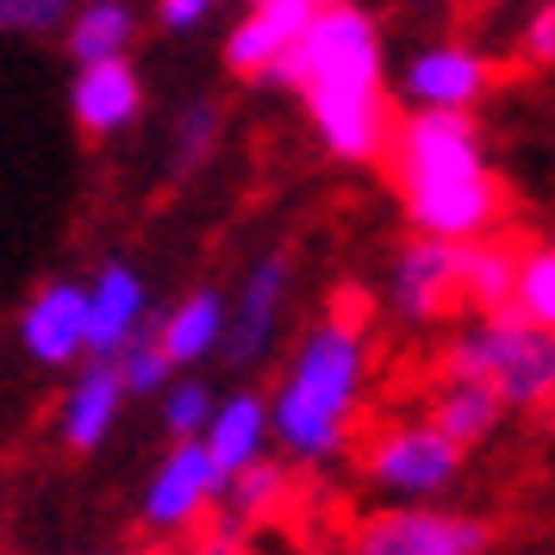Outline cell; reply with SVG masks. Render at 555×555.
Returning <instances> with one entry per match:
<instances>
[{
  "mask_svg": "<svg viewBox=\"0 0 555 555\" xmlns=\"http://www.w3.org/2000/svg\"><path fill=\"white\" fill-rule=\"evenodd\" d=\"M475 7H500V0H475Z\"/></svg>",
  "mask_w": 555,
  "mask_h": 555,
  "instance_id": "1f68e13d",
  "label": "cell"
},
{
  "mask_svg": "<svg viewBox=\"0 0 555 555\" xmlns=\"http://www.w3.org/2000/svg\"><path fill=\"white\" fill-rule=\"evenodd\" d=\"M225 319H231V294L225 287H188L163 319L151 325L156 350L169 356V369L176 375H194L201 362H212V356L225 350Z\"/></svg>",
  "mask_w": 555,
  "mask_h": 555,
  "instance_id": "e0dca14e",
  "label": "cell"
},
{
  "mask_svg": "<svg viewBox=\"0 0 555 555\" xmlns=\"http://www.w3.org/2000/svg\"><path fill=\"white\" fill-rule=\"evenodd\" d=\"M512 287H518V250L512 244H500V237L462 244V306L505 312L512 306Z\"/></svg>",
  "mask_w": 555,
  "mask_h": 555,
  "instance_id": "44dd1931",
  "label": "cell"
},
{
  "mask_svg": "<svg viewBox=\"0 0 555 555\" xmlns=\"http://www.w3.org/2000/svg\"><path fill=\"white\" fill-rule=\"evenodd\" d=\"M405 7H418V13H437V7H450V0H405Z\"/></svg>",
  "mask_w": 555,
  "mask_h": 555,
  "instance_id": "f546056e",
  "label": "cell"
},
{
  "mask_svg": "<svg viewBox=\"0 0 555 555\" xmlns=\"http://www.w3.org/2000/svg\"><path fill=\"white\" fill-rule=\"evenodd\" d=\"M20 350L38 369H81L88 362V281L51 275L20 306Z\"/></svg>",
  "mask_w": 555,
  "mask_h": 555,
  "instance_id": "30bf717a",
  "label": "cell"
},
{
  "mask_svg": "<svg viewBox=\"0 0 555 555\" xmlns=\"http://www.w3.org/2000/svg\"><path fill=\"white\" fill-rule=\"evenodd\" d=\"M443 375L493 387L505 412H543L555 405V331L505 312H475L468 325L450 331Z\"/></svg>",
  "mask_w": 555,
  "mask_h": 555,
  "instance_id": "277c9868",
  "label": "cell"
},
{
  "mask_svg": "<svg viewBox=\"0 0 555 555\" xmlns=\"http://www.w3.org/2000/svg\"><path fill=\"white\" fill-rule=\"evenodd\" d=\"M375 375V337L356 312H325L294 337L269 393V430L287 468H331L350 450Z\"/></svg>",
  "mask_w": 555,
  "mask_h": 555,
  "instance_id": "3957f363",
  "label": "cell"
},
{
  "mask_svg": "<svg viewBox=\"0 0 555 555\" xmlns=\"http://www.w3.org/2000/svg\"><path fill=\"white\" fill-rule=\"evenodd\" d=\"M512 312L530 325L555 331V237L518 250V287H512Z\"/></svg>",
  "mask_w": 555,
  "mask_h": 555,
  "instance_id": "cb8c5ba5",
  "label": "cell"
},
{
  "mask_svg": "<svg viewBox=\"0 0 555 555\" xmlns=\"http://www.w3.org/2000/svg\"><path fill=\"white\" fill-rule=\"evenodd\" d=\"M219 138H225V113H219V101L194 94V101L176 113V131H169V181L201 176L206 163L219 156Z\"/></svg>",
  "mask_w": 555,
  "mask_h": 555,
  "instance_id": "7402d4cb",
  "label": "cell"
},
{
  "mask_svg": "<svg viewBox=\"0 0 555 555\" xmlns=\"http://www.w3.org/2000/svg\"><path fill=\"white\" fill-rule=\"evenodd\" d=\"M144 331H151V281L138 275V262L113 256L88 281V362H119Z\"/></svg>",
  "mask_w": 555,
  "mask_h": 555,
  "instance_id": "4fadbf2b",
  "label": "cell"
},
{
  "mask_svg": "<svg viewBox=\"0 0 555 555\" xmlns=\"http://www.w3.org/2000/svg\"><path fill=\"white\" fill-rule=\"evenodd\" d=\"M69 119H76L81 138H126L138 119H144V76L131 56H113V63H88L69 81Z\"/></svg>",
  "mask_w": 555,
  "mask_h": 555,
  "instance_id": "5bb4252c",
  "label": "cell"
},
{
  "mask_svg": "<svg viewBox=\"0 0 555 555\" xmlns=\"http://www.w3.org/2000/svg\"><path fill=\"white\" fill-rule=\"evenodd\" d=\"M300 555H344V550H300Z\"/></svg>",
  "mask_w": 555,
  "mask_h": 555,
  "instance_id": "4dcf8cb0",
  "label": "cell"
},
{
  "mask_svg": "<svg viewBox=\"0 0 555 555\" xmlns=\"http://www.w3.org/2000/svg\"><path fill=\"white\" fill-rule=\"evenodd\" d=\"M212 412H219V387L206 375H176L163 387V400H156V418L169 430V443H201Z\"/></svg>",
  "mask_w": 555,
  "mask_h": 555,
  "instance_id": "603a6c76",
  "label": "cell"
},
{
  "mask_svg": "<svg viewBox=\"0 0 555 555\" xmlns=\"http://www.w3.org/2000/svg\"><path fill=\"white\" fill-rule=\"evenodd\" d=\"M131 44H138V7L131 0H81L63 26V51L76 56V69L131 56Z\"/></svg>",
  "mask_w": 555,
  "mask_h": 555,
  "instance_id": "ac0fdd59",
  "label": "cell"
},
{
  "mask_svg": "<svg viewBox=\"0 0 555 555\" xmlns=\"http://www.w3.org/2000/svg\"><path fill=\"white\" fill-rule=\"evenodd\" d=\"M455 300H462V244L405 237L387 269V312L412 331H430L450 319Z\"/></svg>",
  "mask_w": 555,
  "mask_h": 555,
  "instance_id": "9c48e42d",
  "label": "cell"
},
{
  "mask_svg": "<svg viewBox=\"0 0 555 555\" xmlns=\"http://www.w3.org/2000/svg\"><path fill=\"white\" fill-rule=\"evenodd\" d=\"M269 81L306 106V126L331 163L369 169L387 156L393 126H400L393 119V69H387L380 20L362 0H331Z\"/></svg>",
  "mask_w": 555,
  "mask_h": 555,
  "instance_id": "6da1fadb",
  "label": "cell"
},
{
  "mask_svg": "<svg viewBox=\"0 0 555 555\" xmlns=\"http://www.w3.org/2000/svg\"><path fill=\"white\" fill-rule=\"evenodd\" d=\"M518 56L530 69H555V0H537L518 26Z\"/></svg>",
  "mask_w": 555,
  "mask_h": 555,
  "instance_id": "4316f807",
  "label": "cell"
},
{
  "mask_svg": "<svg viewBox=\"0 0 555 555\" xmlns=\"http://www.w3.org/2000/svg\"><path fill=\"white\" fill-rule=\"evenodd\" d=\"M76 0H0V31H63Z\"/></svg>",
  "mask_w": 555,
  "mask_h": 555,
  "instance_id": "484cf974",
  "label": "cell"
},
{
  "mask_svg": "<svg viewBox=\"0 0 555 555\" xmlns=\"http://www.w3.org/2000/svg\"><path fill=\"white\" fill-rule=\"evenodd\" d=\"M126 380H119V362H81L69 369V387H63V405H56V437L69 455H94L119 430L126 418Z\"/></svg>",
  "mask_w": 555,
  "mask_h": 555,
  "instance_id": "9a60e30c",
  "label": "cell"
},
{
  "mask_svg": "<svg viewBox=\"0 0 555 555\" xmlns=\"http://www.w3.org/2000/svg\"><path fill=\"white\" fill-rule=\"evenodd\" d=\"M325 7L331 0H244L225 31V69L237 81H269Z\"/></svg>",
  "mask_w": 555,
  "mask_h": 555,
  "instance_id": "8fae6325",
  "label": "cell"
},
{
  "mask_svg": "<svg viewBox=\"0 0 555 555\" xmlns=\"http://www.w3.org/2000/svg\"><path fill=\"white\" fill-rule=\"evenodd\" d=\"M468 468V450L450 443L430 418H400L362 443V480L387 505H443Z\"/></svg>",
  "mask_w": 555,
  "mask_h": 555,
  "instance_id": "5b68a950",
  "label": "cell"
},
{
  "mask_svg": "<svg viewBox=\"0 0 555 555\" xmlns=\"http://www.w3.org/2000/svg\"><path fill=\"white\" fill-rule=\"evenodd\" d=\"M425 418L443 430L450 443L475 450V443H487V437L505 425V405L493 400V387H480V380L443 375V380H437V393H430V412H425Z\"/></svg>",
  "mask_w": 555,
  "mask_h": 555,
  "instance_id": "d6986e66",
  "label": "cell"
},
{
  "mask_svg": "<svg viewBox=\"0 0 555 555\" xmlns=\"http://www.w3.org/2000/svg\"><path fill=\"white\" fill-rule=\"evenodd\" d=\"M387 176L412 237L480 244L505 219V181L475 113H405L387 144Z\"/></svg>",
  "mask_w": 555,
  "mask_h": 555,
  "instance_id": "7a4b0ae2",
  "label": "cell"
},
{
  "mask_svg": "<svg viewBox=\"0 0 555 555\" xmlns=\"http://www.w3.org/2000/svg\"><path fill=\"white\" fill-rule=\"evenodd\" d=\"M219 7H231V0H156V26L176 31V38H188V31H201Z\"/></svg>",
  "mask_w": 555,
  "mask_h": 555,
  "instance_id": "83f0119b",
  "label": "cell"
},
{
  "mask_svg": "<svg viewBox=\"0 0 555 555\" xmlns=\"http://www.w3.org/2000/svg\"><path fill=\"white\" fill-rule=\"evenodd\" d=\"M188 555H250V550H244V530L237 525H219V530H206V537H194Z\"/></svg>",
  "mask_w": 555,
  "mask_h": 555,
  "instance_id": "f1b7e54d",
  "label": "cell"
},
{
  "mask_svg": "<svg viewBox=\"0 0 555 555\" xmlns=\"http://www.w3.org/2000/svg\"><path fill=\"white\" fill-rule=\"evenodd\" d=\"M156 325V319H151ZM119 380H126L131 400H163V387L176 380V369H169V356L156 350V337L144 331L138 344H126V356H119Z\"/></svg>",
  "mask_w": 555,
  "mask_h": 555,
  "instance_id": "d4e9b609",
  "label": "cell"
},
{
  "mask_svg": "<svg viewBox=\"0 0 555 555\" xmlns=\"http://www.w3.org/2000/svg\"><path fill=\"white\" fill-rule=\"evenodd\" d=\"M269 443H275V430H269V393L250 387V380L231 387V393H219V412H212V425H206V437H201L206 462H212V475H219V493H225L231 475H244L250 462H262Z\"/></svg>",
  "mask_w": 555,
  "mask_h": 555,
  "instance_id": "2e32d148",
  "label": "cell"
},
{
  "mask_svg": "<svg viewBox=\"0 0 555 555\" xmlns=\"http://www.w3.org/2000/svg\"><path fill=\"white\" fill-rule=\"evenodd\" d=\"M219 505V475L206 462L201 443H169V455L151 468L144 480V500H138V525L151 537H181L194 530Z\"/></svg>",
  "mask_w": 555,
  "mask_h": 555,
  "instance_id": "7c38bea8",
  "label": "cell"
},
{
  "mask_svg": "<svg viewBox=\"0 0 555 555\" xmlns=\"http://www.w3.org/2000/svg\"><path fill=\"white\" fill-rule=\"evenodd\" d=\"M287 500H294V468H287L281 455L250 462V468H244V475H231L225 493H219V505H225V525H237V530L269 525Z\"/></svg>",
  "mask_w": 555,
  "mask_h": 555,
  "instance_id": "ffe728a7",
  "label": "cell"
},
{
  "mask_svg": "<svg viewBox=\"0 0 555 555\" xmlns=\"http://www.w3.org/2000/svg\"><path fill=\"white\" fill-rule=\"evenodd\" d=\"M294 281H300V262L287 244H269L262 256H250V269L231 294V319H225V362L237 375L262 369L275 356L281 331H287V312H294Z\"/></svg>",
  "mask_w": 555,
  "mask_h": 555,
  "instance_id": "52a82bcc",
  "label": "cell"
},
{
  "mask_svg": "<svg viewBox=\"0 0 555 555\" xmlns=\"http://www.w3.org/2000/svg\"><path fill=\"white\" fill-rule=\"evenodd\" d=\"M493 518L462 505H380L350 530L344 555H493Z\"/></svg>",
  "mask_w": 555,
  "mask_h": 555,
  "instance_id": "8992f818",
  "label": "cell"
},
{
  "mask_svg": "<svg viewBox=\"0 0 555 555\" xmlns=\"http://www.w3.org/2000/svg\"><path fill=\"white\" fill-rule=\"evenodd\" d=\"M393 88L405 113H475L493 94V56L468 38H430L405 51Z\"/></svg>",
  "mask_w": 555,
  "mask_h": 555,
  "instance_id": "ba28073f",
  "label": "cell"
}]
</instances>
